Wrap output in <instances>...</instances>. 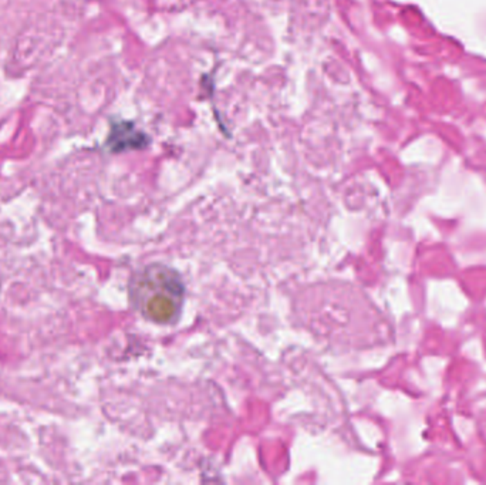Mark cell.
I'll list each match as a JSON object with an SVG mask.
<instances>
[{
    "mask_svg": "<svg viewBox=\"0 0 486 485\" xmlns=\"http://www.w3.org/2000/svg\"><path fill=\"white\" fill-rule=\"evenodd\" d=\"M149 144L148 136L140 131L130 121H117L111 124L107 137V148L111 152H122L128 149H140Z\"/></svg>",
    "mask_w": 486,
    "mask_h": 485,
    "instance_id": "7a4b0ae2",
    "label": "cell"
},
{
    "mask_svg": "<svg viewBox=\"0 0 486 485\" xmlns=\"http://www.w3.org/2000/svg\"><path fill=\"white\" fill-rule=\"evenodd\" d=\"M185 288L179 275L164 265H148L130 282L134 308L148 320L171 324L181 313Z\"/></svg>",
    "mask_w": 486,
    "mask_h": 485,
    "instance_id": "6da1fadb",
    "label": "cell"
}]
</instances>
